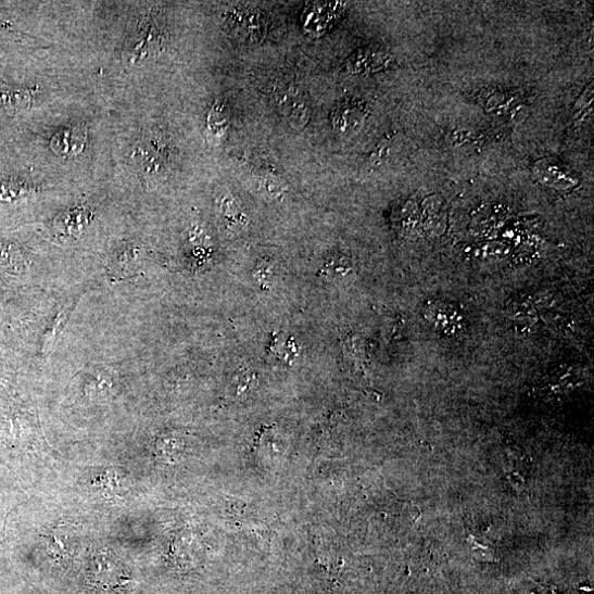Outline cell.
Instances as JSON below:
<instances>
[{
	"label": "cell",
	"mask_w": 594,
	"mask_h": 594,
	"mask_svg": "<svg viewBox=\"0 0 594 594\" xmlns=\"http://www.w3.org/2000/svg\"><path fill=\"white\" fill-rule=\"evenodd\" d=\"M225 26L238 41L247 45L262 42L267 34L266 15L257 8L236 5L225 14Z\"/></svg>",
	"instance_id": "obj_1"
},
{
	"label": "cell",
	"mask_w": 594,
	"mask_h": 594,
	"mask_svg": "<svg viewBox=\"0 0 594 594\" xmlns=\"http://www.w3.org/2000/svg\"><path fill=\"white\" fill-rule=\"evenodd\" d=\"M136 30L139 33H136L134 36L135 43L132 45V55L139 56L138 59H140L141 55L147 56L149 53H153L159 41V35L155 33L157 31L156 27L150 23H146L143 26L136 28Z\"/></svg>",
	"instance_id": "obj_6"
},
{
	"label": "cell",
	"mask_w": 594,
	"mask_h": 594,
	"mask_svg": "<svg viewBox=\"0 0 594 594\" xmlns=\"http://www.w3.org/2000/svg\"><path fill=\"white\" fill-rule=\"evenodd\" d=\"M229 127V109L224 102L217 101L207 116L206 135L210 142L215 146L222 144L228 136Z\"/></svg>",
	"instance_id": "obj_3"
},
{
	"label": "cell",
	"mask_w": 594,
	"mask_h": 594,
	"mask_svg": "<svg viewBox=\"0 0 594 594\" xmlns=\"http://www.w3.org/2000/svg\"><path fill=\"white\" fill-rule=\"evenodd\" d=\"M330 122L338 134H352L361 129L364 115L362 110L354 105H341L331 113Z\"/></svg>",
	"instance_id": "obj_4"
},
{
	"label": "cell",
	"mask_w": 594,
	"mask_h": 594,
	"mask_svg": "<svg viewBox=\"0 0 594 594\" xmlns=\"http://www.w3.org/2000/svg\"><path fill=\"white\" fill-rule=\"evenodd\" d=\"M536 177L549 187H573L574 180L567 177L563 169L556 165L549 164V162H539L535 167Z\"/></svg>",
	"instance_id": "obj_7"
},
{
	"label": "cell",
	"mask_w": 594,
	"mask_h": 594,
	"mask_svg": "<svg viewBox=\"0 0 594 594\" xmlns=\"http://www.w3.org/2000/svg\"><path fill=\"white\" fill-rule=\"evenodd\" d=\"M276 110L293 129L302 130L309 122L311 105L306 94L295 84L281 83L273 93Z\"/></svg>",
	"instance_id": "obj_2"
},
{
	"label": "cell",
	"mask_w": 594,
	"mask_h": 594,
	"mask_svg": "<svg viewBox=\"0 0 594 594\" xmlns=\"http://www.w3.org/2000/svg\"><path fill=\"white\" fill-rule=\"evenodd\" d=\"M261 189L273 199H279L286 192V187L280 178L274 175H265L260 179Z\"/></svg>",
	"instance_id": "obj_9"
},
{
	"label": "cell",
	"mask_w": 594,
	"mask_h": 594,
	"mask_svg": "<svg viewBox=\"0 0 594 594\" xmlns=\"http://www.w3.org/2000/svg\"><path fill=\"white\" fill-rule=\"evenodd\" d=\"M218 214L230 230L237 231L242 229L247 224L245 214L239 201L230 195L225 194L219 200Z\"/></svg>",
	"instance_id": "obj_5"
},
{
	"label": "cell",
	"mask_w": 594,
	"mask_h": 594,
	"mask_svg": "<svg viewBox=\"0 0 594 594\" xmlns=\"http://www.w3.org/2000/svg\"><path fill=\"white\" fill-rule=\"evenodd\" d=\"M386 58L380 52L361 51L350 58L347 68L353 73L378 71L384 65Z\"/></svg>",
	"instance_id": "obj_8"
}]
</instances>
